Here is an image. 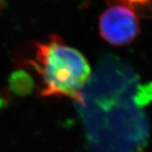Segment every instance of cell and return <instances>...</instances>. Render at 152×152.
I'll list each match as a JSON object with an SVG mask.
<instances>
[{"label":"cell","instance_id":"3","mask_svg":"<svg viewBox=\"0 0 152 152\" xmlns=\"http://www.w3.org/2000/svg\"><path fill=\"white\" fill-rule=\"evenodd\" d=\"M112 5H123L135 12L137 15L152 16V0H107Z\"/></svg>","mask_w":152,"mask_h":152},{"label":"cell","instance_id":"2","mask_svg":"<svg viewBox=\"0 0 152 152\" xmlns=\"http://www.w3.org/2000/svg\"><path fill=\"white\" fill-rule=\"evenodd\" d=\"M99 31L108 43L114 46L127 45L140 33L139 16L125 6L111 5L100 16Z\"/></svg>","mask_w":152,"mask_h":152},{"label":"cell","instance_id":"1","mask_svg":"<svg viewBox=\"0 0 152 152\" xmlns=\"http://www.w3.org/2000/svg\"><path fill=\"white\" fill-rule=\"evenodd\" d=\"M31 63L41 76L42 94L46 96H66L83 104V89L91 75L89 63L75 48L58 36L37 44Z\"/></svg>","mask_w":152,"mask_h":152}]
</instances>
